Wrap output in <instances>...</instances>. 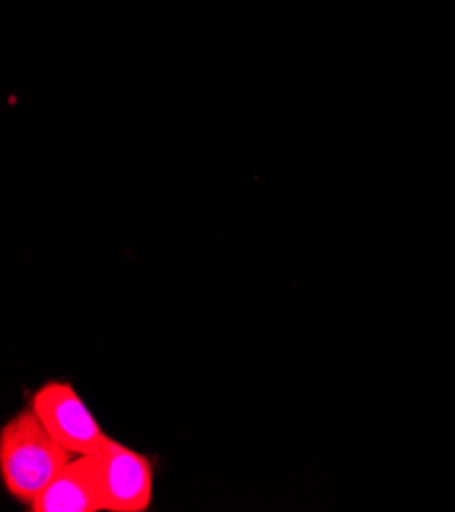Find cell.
<instances>
[{
    "label": "cell",
    "mask_w": 455,
    "mask_h": 512,
    "mask_svg": "<svg viewBox=\"0 0 455 512\" xmlns=\"http://www.w3.org/2000/svg\"><path fill=\"white\" fill-rule=\"evenodd\" d=\"M72 457L74 453L52 437L31 406L0 431V478L7 492L25 506L33 504Z\"/></svg>",
    "instance_id": "6da1fadb"
},
{
    "label": "cell",
    "mask_w": 455,
    "mask_h": 512,
    "mask_svg": "<svg viewBox=\"0 0 455 512\" xmlns=\"http://www.w3.org/2000/svg\"><path fill=\"white\" fill-rule=\"evenodd\" d=\"M100 478L105 490V510L111 512H143L154 498V466L149 457L105 437L96 451Z\"/></svg>",
    "instance_id": "3957f363"
},
{
    "label": "cell",
    "mask_w": 455,
    "mask_h": 512,
    "mask_svg": "<svg viewBox=\"0 0 455 512\" xmlns=\"http://www.w3.org/2000/svg\"><path fill=\"white\" fill-rule=\"evenodd\" d=\"M31 411L52 437L74 455L96 453L107 437L70 382H45L31 398Z\"/></svg>",
    "instance_id": "7a4b0ae2"
},
{
    "label": "cell",
    "mask_w": 455,
    "mask_h": 512,
    "mask_svg": "<svg viewBox=\"0 0 455 512\" xmlns=\"http://www.w3.org/2000/svg\"><path fill=\"white\" fill-rule=\"evenodd\" d=\"M31 512H100L105 490L96 453L74 455L29 506Z\"/></svg>",
    "instance_id": "277c9868"
}]
</instances>
